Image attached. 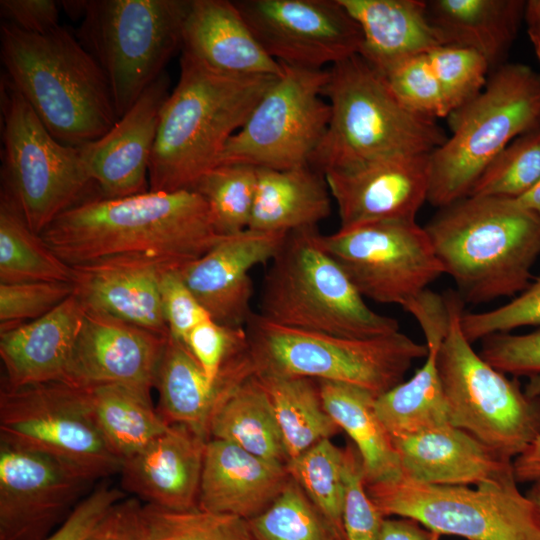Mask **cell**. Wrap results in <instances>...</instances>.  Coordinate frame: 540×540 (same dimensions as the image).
<instances>
[{
  "label": "cell",
  "instance_id": "1",
  "mask_svg": "<svg viewBox=\"0 0 540 540\" xmlns=\"http://www.w3.org/2000/svg\"><path fill=\"white\" fill-rule=\"evenodd\" d=\"M70 266L113 256H143L182 269L223 237L192 189L95 197L58 216L41 234Z\"/></svg>",
  "mask_w": 540,
  "mask_h": 540
},
{
  "label": "cell",
  "instance_id": "2",
  "mask_svg": "<svg viewBox=\"0 0 540 540\" xmlns=\"http://www.w3.org/2000/svg\"><path fill=\"white\" fill-rule=\"evenodd\" d=\"M277 77L222 73L182 52L178 82L160 113L149 190L193 189Z\"/></svg>",
  "mask_w": 540,
  "mask_h": 540
},
{
  "label": "cell",
  "instance_id": "3",
  "mask_svg": "<svg viewBox=\"0 0 540 540\" xmlns=\"http://www.w3.org/2000/svg\"><path fill=\"white\" fill-rule=\"evenodd\" d=\"M464 303L524 291L540 256V214L516 199L468 195L440 208L424 227Z\"/></svg>",
  "mask_w": 540,
  "mask_h": 540
},
{
  "label": "cell",
  "instance_id": "4",
  "mask_svg": "<svg viewBox=\"0 0 540 540\" xmlns=\"http://www.w3.org/2000/svg\"><path fill=\"white\" fill-rule=\"evenodd\" d=\"M0 48L5 76L59 142L81 147L117 122L103 70L67 28L34 34L3 22Z\"/></svg>",
  "mask_w": 540,
  "mask_h": 540
},
{
  "label": "cell",
  "instance_id": "5",
  "mask_svg": "<svg viewBox=\"0 0 540 540\" xmlns=\"http://www.w3.org/2000/svg\"><path fill=\"white\" fill-rule=\"evenodd\" d=\"M322 94L330 119L310 160L322 174L378 160L429 155L448 137L436 119L406 106L359 54L330 66Z\"/></svg>",
  "mask_w": 540,
  "mask_h": 540
},
{
  "label": "cell",
  "instance_id": "6",
  "mask_svg": "<svg viewBox=\"0 0 540 540\" xmlns=\"http://www.w3.org/2000/svg\"><path fill=\"white\" fill-rule=\"evenodd\" d=\"M317 228L289 232L270 261L259 314L280 326L345 338L400 331L399 322L375 312L342 267L322 247Z\"/></svg>",
  "mask_w": 540,
  "mask_h": 540
},
{
  "label": "cell",
  "instance_id": "7",
  "mask_svg": "<svg viewBox=\"0 0 540 540\" xmlns=\"http://www.w3.org/2000/svg\"><path fill=\"white\" fill-rule=\"evenodd\" d=\"M447 118L451 135L430 154L427 201L439 208L468 196L505 147L540 126V72L500 65L481 93Z\"/></svg>",
  "mask_w": 540,
  "mask_h": 540
},
{
  "label": "cell",
  "instance_id": "8",
  "mask_svg": "<svg viewBox=\"0 0 540 540\" xmlns=\"http://www.w3.org/2000/svg\"><path fill=\"white\" fill-rule=\"evenodd\" d=\"M256 375L305 377L354 385L375 396L403 382L428 348L406 334L354 339L272 323L252 313L245 325Z\"/></svg>",
  "mask_w": 540,
  "mask_h": 540
},
{
  "label": "cell",
  "instance_id": "9",
  "mask_svg": "<svg viewBox=\"0 0 540 540\" xmlns=\"http://www.w3.org/2000/svg\"><path fill=\"white\" fill-rule=\"evenodd\" d=\"M2 188L38 235L62 213L100 193L79 147L56 140L29 103L1 78Z\"/></svg>",
  "mask_w": 540,
  "mask_h": 540
},
{
  "label": "cell",
  "instance_id": "10",
  "mask_svg": "<svg viewBox=\"0 0 540 540\" xmlns=\"http://www.w3.org/2000/svg\"><path fill=\"white\" fill-rule=\"evenodd\" d=\"M190 0H84L76 37L103 70L118 119L182 45Z\"/></svg>",
  "mask_w": 540,
  "mask_h": 540
},
{
  "label": "cell",
  "instance_id": "11",
  "mask_svg": "<svg viewBox=\"0 0 540 540\" xmlns=\"http://www.w3.org/2000/svg\"><path fill=\"white\" fill-rule=\"evenodd\" d=\"M450 326L437 355L450 422L509 459L540 435V396L488 364L464 336V302L448 295Z\"/></svg>",
  "mask_w": 540,
  "mask_h": 540
},
{
  "label": "cell",
  "instance_id": "12",
  "mask_svg": "<svg viewBox=\"0 0 540 540\" xmlns=\"http://www.w3.org/2000/svg\"><path fill=\"white\" fill-rule=\"evenodd\" d=\"M365 486L384 517L412 518L441 536L540 540L538 512L517 480L472 488L421 483L400 474Z\"/></svg>",
  "mask_w": 540,
  "mask_h": 540
},
{
  "label": "cell",
  "instance_id": "13",
  "mask_svg": "<svg viewBox=\"0 0 540 540\" xmlns=\"http://www.w3.org/2000/svg\"><path fill=\"white\" fill-rule=\"evenodd\" d=\"M0 442L55 458L93 481L122 466L90 414L84 388L65 382L2 387Z\"/></svg>",
  "mask_w": 540,
  "mask_h": 540
},
{
  "label": "cell",
  "instance_id": "14",
  "mask_svg": "<svg viewBox=\"0 0 540 540\" xmlns=\"http://www.w3.org/2000/svg\"><path fill=\"white\" fill-rule=\"evenodd\" d=\"M280 64L281 75L229 139L219 164L275 170L310 165L330 119L322 94L328 69Z\"/></svg>",
  "mask_w": 540,
  "mask_h": 540
},
{
  "label": "cell",
  "instance_id": "15",
  "mask_svg": "<svg viewBox=\"0 0 540 540\" xmlns=\"http://www.w3.org/2000/svg\"><path fill=\"white\" fill-rule=\"evenodd\" d=\"M322 247L364 297L404 307L444 270L416 220H381L320 233Z\"/></svg>",
  "mask_w": 540,
  "mask_h": 540
},
{
  "label": "cell",
  "instance_id": "16",
  "mask_svg": "<svg viewBox=\"0 0 540 540\" xmlns=\"http://www.w3.org/2000/svg\"><path fill=\"white\" fill-rule=\"evenodd\" d=\"M236 7L277 62L323 69L359 54L362 32L339 0H238Z\"/></svg>",
  "mask_w": 540,
  "mask_h": 540
},
{
  "label": "cell",
  "instance_id": "17",
  "mask_svg": "<svg viewBox=\"0 0 540 540\" xmlns=\"http://www.w3.org/2000/svg\"><path fill=\"white\" fill-rule=\"evenodd\" d=\"M91 482L55 458L0 442V540H45Z\"/></svg>",
  "mask_w": 540,
  "mask_h": 540
},
{
  "label": "cell",
  "instance_id": "18",
  "mask_svg": "<svg viewBox=\"0 0 540 540\" xmlns=\"http://www.w3.org/2000/svg\"><path fill=\"white\" fill-rule=\"evenodd\" d=\"M340 228L381 220H416L428 198L430 154L391 158L324 174Z\"/></svg>",
  "mask_w": 540,
  "mask_h": 540
},
{
  "label": "cell",
  "instance_id": "19",
  "mask_svg": "<svg viewBox=\"0 0 540 540\" xmlns=\"http://www.w3.org/2000/svg\"><path fill=\"white\" fill-rule=\"evenodd\" d=\"M168 337L85 310L67 383L78 387L116 384L151 393Z\"/></svg>",
  "mask_w": 540,
  "mask_h": 540
},
{
  "label": "cell",
  "instance_id": "20",
  "mask_svg": "<svg viewBox=\"0 0 540 540\" xmlns=\"http://www.w3.org/2000/svg\"><path fill=\"white\" fill-rule=\"evenodd\" d=\"M164 72L97 140L79 147L100 196L121 198L149 191V163L161 109L169 96Z\"/></svg>",
  "mask_w": 540,
  "mask_h": 540
},
{
  "label": "cell",
  "instance_id": "21",
  "mask_svg": "<svg viewBox=\"0 0 540 540\" xmlns=\"http://www.w3.org/2000/svg\"><path fill=\"white\" fill-rule=\"evenodd\" d=\"M287 234L247 229L223 236L203 256L180 270L185 284L211 319L222 325L245 327L253 313L249 271L271 261Z\"/></svg>",
  "mask_w": 540,
  "mask_h": 540
},
{
  "label": "cell",
  "instance_id": "22",
  "mask_svg": "<svg viewBox=\"0 0 540 540\" xmlns=\"http://www.w3.org/2000/svg\"><path fill=\"white\" fill-rule=\"evenodd\" d=\"M71 268L73 294L85 310L169 336L160 281L163 271L173 267L143 256H113Z\"/></svg>",
  "mask_w": 540,
  "mask_h": 540
},
{
  "label": "cell",
  "instance_id": "23",
  "mask_svg": "<svg viewBox=\"0 0 540 540\" xmlns=\"http://www.w3.org/2000/svg\"><path fill=\"white\" fill-rule=\"evenodd\" d=\"M393 442L401 475L417 482L479 486L516 480L512 459L452 424Z\"/></svg>",
  "mask_w": 540,
  "mask_h": 540
},
{
  "label": "cell",
  "instance_id": "24",
  "mask_svg": "<svg viewBox=\"0 0 540 540\" xmlns=\"http://www.w3.org/2000/svg\"><path fill=\"white\" fill-rule=\"evenodd\" d=\"M207 441L184 425H169L122 462V488L146 504L172 510L198 508Z\"/></svg>",
  "mask_w": 540,
  "mask_h": 540
},
{
  "label": "cell",
  "instance_id": "25",
  "mask_svg": "<svg viewBox=\"0 0 540 540\" xmlns=\"http://www.w3.org/2000/svg\"><path fill=\"white\" fill-rule=\"evenodd\" d=\"M291 475L286 464L209 439L205 446L198 508L251 520L280 496Z\"/></svg>",
  "mask_w": 540,
  "mask_h": 540
},
{
  "label": "cell",
  "instance_id": "26",
  "mask_svg": "<svg viewBox=\"0 0 540 540\" xmlns=\"http://www.w3.org/2000/svg\"><path fill=\"white\" fill-rule=\"evenodd\" d=\"M85 309L72 293L46 315L0 333L5 387L65 382Z\"/></svg>",
  "mask_w": 540,
  "mask_h": 540
},
{
  "label": "cell",
  "instance_id": "27",
  "mask_svg": "<svg viewBox=\"0 0 540 540\" xmlns=\"http://www.w3.org/2000/svg\"><path fill=\"white\" fill-rule=\"evenodd\" d=\"M255 374L250 351L230 363L217 382H211L187 346L168 337L154 388L158 412L168 424H180L209 440V424L219 403Z\"/></svg>",
  "mask_w": 540,
  "mask_h": 540
},
{
  "label": "cell",
  "instance_id": "28",
  "mask_svg": "<svg viewBox=\"0 0 540 540\" xmlns=\"http://www.w3.org/2000/svg\"><path fill=\"white\" fill-rule=\"evenodd\" d=\"M181 52L226 74L279 76L282 66L262 47L248 23L228 0H190Z\"/></svg>",
  "mask_w": 540,
  "mask_h": 540
},
{
  "label": "cell",
  "instance_id": "29",
  "mask_svg": "<svg viewBox=\"0 0 540 540\" xmlns=\"http://www.w3.org/2000/svg\"><path fill=\"white\" fill-rule=\"evenodd\" d=\"M362 32L359 55L379 73L445 45L423 0H339Z\"/></svg>",
  "mask_w": 540,
  "mask_h": 540
},
{
  "label": "cell",
  "instance_id": "30",
  "mask_svg": "<svg viewBox=\"0 0 540 540\" xmlns=\"http://www.w3.org/2000/svg\"><path fill=\"white\" fill-rule=\"evenodd\" d=\"M324 175L310 165L284 170L257 168L248 229L285 232L317 228L331 213Z\"/></svg>",
  "mask_w": 540,
  "mask_h": 540
},
{
  "label": "cell",
  "instance_id": "31",
  "mask_svg": "<svg viewBox=\"0 0 540 540\" xmlns=\"http://www.w3.org/2000/svg\"><path fill=\"white\" fill-rule=\"evenodd\" d=\"M427 12L445 45L480 53L490 67L498 65L511 47L521 21L523 0H432Z\"/></svg>",
  "mask_w": 540,
  "mask_h": 540
},
{
  "label": "cell",
  "instance_id": "32",
  "mask_svg": "<svg viewBox=\"0 0 540 540\" xmlns=\"http://www.w3.org/2000/svg\"><path fill=\"white\" fill-rule=\"evenodd\" d=\"M323 406L357 448L365 483L395 478L401 474L393 439L380 420L377 396L345 383L317 380Z\"/></svg>",
  "mask_w": 540,
  "mask_h": 540
},
{
  "label": "cell",
  "instance_id": "33",
  "mask_svg": "<svg viewBox=\"0 0 540 540\" xmlns=\"http://www.w3.org/2000/svg\"><path fill=\"white\" fill-rule=\"evenodd\" d=\"M83 388L99 432L112 453L122 462L146 447L171 425L153 407L148 392L116 384Z\"/></svg>",
  "mask_w": 540,
  "mask_h": 540
},
{
  "label": "cell",
  "instance_id": "34",
  "mask_svg": "<svg viewBox=\"0 0 540 540\" xmlns=\"http://www.w3.org/2000/svg\"><path fill=\"white\" fill-rule=\"evenodd\" d=\"M209 439L230 442L264 459L288 462L273 407L256 374L219 403L210 420Z\"/></svg>",
  "mask_w": 540,
  "mask_h": 540
},
{
  "label": "cell",
  "instance_id": "35",
  "mask_svg": "<svg viewBox=\"0 0 540 540\" xmlns=\"http://www.w3.org/2000/svg\"><path fill=\"white\" fill-rule=\"evenodd\" d=\"M421 368L376 398V412L392 439L414 436L451 424L437 367L440 347L427 346Z\"/></svg>",
  "mask_w": 540,
  "mask_h": 540
},
{
  "label": "cell",
  "instance_id": "36",
  "mask_svg": "<svg viewBox=\"0 0 540 540\" xmlns=\"http://www.w3.org/2000/svg\"><path fill=\"white\" fill-rule=\"evenodd\" d=\"M256 376L273 407L288 461L341 431L323 406L317 380L305 377Z\"/></svg>",
  "mask_w": 540,
  "mask_h": 540
},
{
  "label": "cell",
  "instance_id": "37",
  "mask_svg": "<svg viewBox=\"0 0 540 540\" xmlns=\"http://www.w3.org/2000/svg\"><path fill=\"white\" fill-rule=\"evenodd\" d=\"M72 282V268L33 232L12 199L0 198V284Z\"/></svg>",
  "mask_w": 540,
  "mask_h": 540
},
{
  "label": "cell",
  "instance_id": "38",
  "mask_svg": "<svg viewBox=\"0 0 540 540\" xmlns=\"http://www.w3.org/2000/svg\"><path fill=\"white\" fill-rule=\"evenodd\" d=\"M139 540H256L249 520L200 508L172 510L144 504Z\"/></svg>",
  "mask_w": 540,
  "mask_h": 540
},
{
  "label": "cell",
  "instance_id": "39",
  "mask_svg": "<svg viewBox=\"0 0 540 540\" xmlns=\"http://www.w3.org/2000/svg\"><path fill=\"white\" fill-rule=\"evenodd\" d=\"M256 182V167L226 163L205 173L192 190L206 201L217 232L229 236L248 229Z\"/></svg>",
  "mask_w": 540,
  "mask_h": 540
},
{
  "label": "cell",
  "instance_id": "40",
  "mask_svg": "<svg viewBox=\"0 0 540 540\" xmlns=\"http://www.w3.org/2000/svg\"><path fill=\"white\" fill-rule=\"evenodd\" d=\"M256 540H346L291 477L275 502L249 520Z\"/></svg>",
  "mask_w": 540,
  "mask_h": 540
},
{
  "label": "cell",
  "instance_id": "41",
  "mask_svg": "<svg viewBox=\"0 0 540 540\" xmlns=\"http://www.w3.org/2000/svg\"><path fill=\"white\" fill-rule=\"evenodd\" d=\"M286 466L313 504L344 531V448L336 446L331 439H324L289 460Z\"/></svg>",
  "mask_w": 540,
  "mask_h": 540
},
{
  "label": "cell",
  "instance_id": "42",
  "mask_svg": "<svg viewBox=\"0 0 540 540\" xmlns=\"http://www.w3.org/2000/svg\"><path fill=\"white\" fill-rule=\"evenodd\" d=\"M539 181L540 126L505 147L477 179L469 195L518 199Z\"/></svg>",
  "mask_w": 540,
  "mask_h": 540
},
{
  "label": "cell",
  "instance_id": "43",
  "mask_svg": "<svg viewBox=\"0 0 540 540\" xmlns=\"http://www.w3.org/2000/svg\"><path fill=\"white\" fill-rule=\"evenodd\" d=\"M426 56L452 112L473 100L484 89L490 65L477 51L442 45Z\"/></svg>",
  "mask_w": 540,
  "mask_h": 540
},
{
  "label": "cell",
  "instance_id": "44",
  "mask_svg": "<svg viewBox=\"0 0 540 540\" xmlns=\"http://www.w3.org/2000/svg\"><path fill=\"white\" fill-rule=\"evenodd\" d=\"M382 75L394 94L413 111L433 119L451 114L426 54L411 57Z\"/></svg>",
  "mask_w": 540,
  "mask_h": 540
},
{
  "label": "cell",
  "instance_id": "45",
  "mask_svg": "<svg viewBox=\"0 0 540 540\" xmlns=\"http://www.w3.org/2000/svg\"><path fill=\"white\" fill-rule=\"evenodd\" d=\"M72 293L69 282L0 284V332L46 315Z\"/></svg>",
  "mask_w": 540,
  "mask_h": 540
},
{
  "label": "cell",
  "instance_id": "46",
  "mask_svg": "<svg viewBox=\"0 0 540 540\" xmlns=\"http://www.w3.org/2000/svg\"><path fill=\"white\" fill-rule=\"evenodd\" d=\"M211 382H217L224 369L250 350L245 327H232L208 318L188 334L183 342Z\"/></svg>",
  "mask_w": 540,
  "mask_h": 540
},
{
  "label": "cell",
  "instance_id": "47",
  "mask_svg": "<svg viewBox=\"0 0 540 540\" xmlns=\"http://www.w3.org/2000/svg\"><path fill=\"white\" fill-rule=\"evenodd\" d=\"M540 325V276L510 302L492 310L463 313L460 326L472 344L488 336L524 326Z\"/></svg>",
  "mask_w": 540,
  "mask_h": 540
},
{
  "label": "cell",
  "instance_id": "48",
  "mask_svg": "<svg viewBox=\"0 0 540 540\" xmlns=\"http://www.w3.org/2000/svg\"><path fill=\"white\" fill-rule=\"evenodd\" d=\"M345 451L343 528L346 540H376L384 516L367 493L362 460L353 443Z\"/></svg>",
  "mask_w": 540,
  "mask_h": 540
},
{
  "label": "cell",
  "instance_id": "49",
  "mask_svg": "<svg viewBox=\"0 0 540 540\" xmlns=\"http://www.w3.org/2000/svg\"><path fill=\"white\" fill-rule=\"evenodd\" d=\"M480 356L504 374H540V329L527 334L497 333L483 339Z\"/></svg>",
  "mask_w": 540,
  "mask_h": 540
},
{
  "label": "cell",
  "instance_id": "50",
  "mask_svg": "<svg viewBox=\"0 0 540 540\" xmlns=\"http://www.w3.org/2000/svg\"><path fill=\"white\" fill-rule=\"evenodd\" d=\"M180 270L163 271L160 294L169 335L184 342L194 327L211 317L185 284Z\"/></svg>",
  "mask_w": 540,
  "mask_h": 540
},
{
  "label": "cell",
  "instance_id": "51",
  "mask_svg": "<svg viewBox=\"0 0 540 540\" xmlns=\"http://www.w3.org/2000/svg\"><path fill=\"white\" fill-rule=\"evenodd\" d=\"M124 499V493L104 484L74 507L67 519L45 540H87L109 509Z\"/></svg>",
  "mask_w": 540,
  "mask_h": 540
},
{
  "label": "cell",
  "instance_id": "52",
  "mask_svg": "<svg viewBox=\"0 0 540 540\" xmlns=\"http://www.w3.org/2000/svg\"><path fill=\"white\" fill-rule=\"evenodd\" d=\"M4 22L27 33H46L59 24V5L52 0H1Z\"/></svg>",
  "mask_w": 540,
  "mask_h": 540
},
{
  "label": "cell",
  "instance_id": "53",
  "mask_svg": "<svg viewBox=\"0 0 540 540\" xmlns=\"http://www.w3.org/2000/svg\"><path fill=\"white\" fill-rule=\"evenodd\" d=\"M136 498L114 504L96 524L87 540H139V510Z\"/></svg>",
  "mask_w": 540,
  "mask_h": 540
},
{
  "label": "cell",
  "instance_id": "54",
  "mask_svg": "<svg viewBox=\"0 0 540 540\" xmlns=\"http://www.w3.org/2000/svg\"><path fill=\"white\" fill-rule=\"evenodd\" d=\"M525 391L531 396H540V374L528 378ZM513 468L518 482L540 481V435L513 459Z\"/></svg>",
  "mask_w": 540,
  "mask_h": 540
},
{
  "label": "cell",
  "instance_id": "55",
  "mask_svg": "<svg viewBox=\"0 0 540 540\" xmlns=\"http://www.w3.org/2000/svg\"><path fill=\"white\" fill-rule=\"evenodd\" d=\"M441 535L418 521L396 516L385 517L376 540H440Z\"/></svg>",
  "mask_w": 540,
  "mask_h": 540
},
{
  "label": "cell",
  "instance_id": "56",
  "mask_svg": "<svg viewBox=\"0 0 540 540\" xmlns=\"http://www.w3.org/2000/svg\"><path fill=\"white\" fill-rule=\"evenodd\" d=\"M524 20L535 55L540 64V0L526 1Z\"/></svg>",
  "mask_w": 540,
  "mask_h": 540
},
{
  "label": "cell",
  "instance_id": "57",
  "mask_svg": "<svg viewBox=\"0 0 540 540\" xmlns=\"http://www.w3.org/2000/svg\"><path fill=\"white\" fill-rule=\"evenodd\" d=\"M516 200L523 207L540 214V181L530 191Z\"/></svg>",
  "mask_w": 540,
  "mask_h": 540
},
{
  "label": "cell",
  "instance_id": "58",
  "mask_svg": "<svg viewBox=\"0 0 540 540\" xmlns=\"http://www.w3.org/2000/svg\"><path fill=\"white\" fill-rule=\"evenodd\" d=\"M526 495L535 505L540 519V481L533 482Z\"/></svg>",
  "mask_w": 540,
  "mask_h": 540
}]
</instances>
